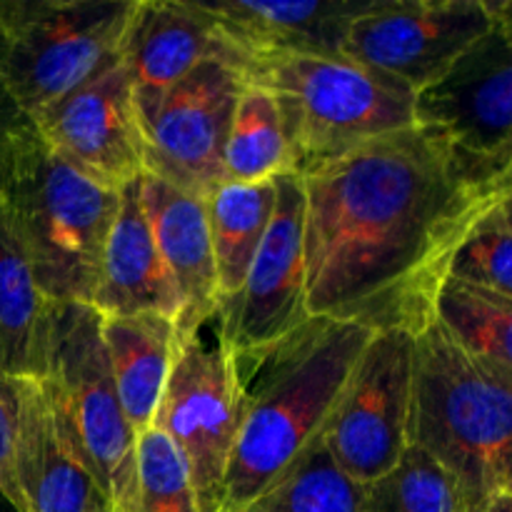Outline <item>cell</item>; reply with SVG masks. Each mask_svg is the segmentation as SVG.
<instances>
[{
	"mask_svg": "<svg viewBox=\"0 0 512 512\" xmlns=\"http://www.w3.org/2000/svg\"><path fill=\"white\" fill-rule=\"evenodd\" d=\"M310 320L418 335L450 260L512 170L480 165L420 128L300 170Z\"/></svg>",
	"mask_w": 512,
	"mask_h": 512,
	"instance_id": "obj_1",
	"label": "cell"
},
{
	"mask_svg": "<svg viewBox=\"0 0 512 512\" xmlns=\"http://www.w3.org/2000/svg\"><path fill=\"white\" fill-rule=\"evenodd\" d=\"M373 330L310 320L275 350L245 388V413L220 510L268 498L320 448Z\"/></svg>",
	"mask_w": 512,
	"mask_h": 512,
	"instance_id": "obj_2",
	"label": "cell"
},
{
	"mask_svg": "<svg viewBox=\"0 0 512 512\" xmlns=\"http://www.w3.org/2000/svg\"><path fill=\"white\" fill-rule=\"evenodd\" d=\"M408 435L453 475L470 512L512 493V378L470 358L435 323L415 335Z\"/></svg>",
	"mask_w": 512,
	"mask_h": 512,
	"instance_id": "obj_3",
	"label": "cell"
},
{
	"mask_svg": "<svg viewBox=\"0 0 512 512\" xmlns=\"http://www.w3.org/2000/svg\"><path fill=\"white\" fill-rule=\"evenodd\" d=\"M115 210L118 190L63 163L33 123L20 130L3 175L0 213L50 303L90 305Z\"/></svg>",
	"mask_w": 512,
	"mask_h": 512,
	"instance_id": "obj_4",
	"label": "cell"
},
{
	"mask_svg": "<svg viewBox=\"0 0 512 512\" xmlns=\"http://www.w3.org/2000/svg\"><path fill=\"white\" fill-rule=\"evenodd\" d=\"M245 75L278 103L295 173L413 128V90L343 55H248Z\"/></svg>",
	"mask_w": 512,
	"mask_h": 512,
	"instance_id": "obj_5",
	"label": "cell"
},
{
	"mask_svg": "<svg viewBox=\"0 0 512 512\" xmlns=\"http://www.w3.org/2000/svg\"><path fill=\"white\" fill-rule=\"evenodd\" d=\"M35 383L53 410L60 435L98 480L115 512H128L135 430L115 390L98 310L83 303L50 305L45 370Z\"/></svg>",
	"mask_w": 512,
	"mask_h": 512,
	"instance_id": "obj_6",
	"label": "cell"
},
{
	"mask_svg": "<svg viewBox=\"0 0 512 512\" xmlns=\"http://www.w3.org/2000/svg\"><path fill=\"white\" fill-rule=\"evenodd\" d=\"M135 0H0V88L33 123L120 58Z\"/></svg>",
	"mask_w": 512,
	"mask_h": 512,
	"instance_id": "obj_7",
	"label": "cell"
},
{
	"mask_svg": "<svg viewBox=\"0 0 512 512\" xmlns=\"http://www.w3.org/2000/svg\"><path fill=\"white\" fill-rule=\"evenodd\" d=\"M205 328L208 323L178 330L153 428L183 455L200 512H220L230 455L245 413V385L218 330L210 340Z\"/></svg>",
	"mask_w": 512,
	"mask_h": 512,
	"instance_id": "obj_8",
	"label": "cell"
},
{
	"mask_svg": "<svg viewBox=\"0 0 512 512\" xmlns=\"http://www.w3.org/2000/svg\"><path fill=\"white\" fill-rule=\"evenodd\" d=\"M275 180V210L238 293L218 308V333L243 385L310 323L305 305V188L290 170Z\"/></svg>",
	"mask_w": 512,
	"mask_h": 512,
	"instance_id": "obj_9",
	"label": "cell"
},
{
	"mask_svg": "<svg viewBox=\"0 0 512 512\" xmlns=\"http://www.w3.org/2000/svg\"><path fill=\"white\" fill-rule=\"evenodd\" d=\"M503 20H512L505 0H378L350 25L340 55L420 93Z\"/></svg>",
	"mask_w": 512,
	"mask_h": 512,
	"instance_id": "obj_10",
	"label": "cell"
},
{
	"mask_svg": "<svg viewBox=\"0 0 512 512\" xmlns=\"http://www.w3.org/2000/svg\"><path fill=\"white\" fill-rule=\"evenodd\" d=\"M413 360V333H373L325 430L320 448L345 478L363 488L388 475L410 448Z\"/></svg>",
	"mask_w": 512,
	"mask_h": 512,
	"instance_id": "obj_11",
	"label": "cell"
},
{
	"mask_svg": "<svg viewBox=\"0 0 512 512\" xmlns=\"http://www.w3.org/2000/svg\"><path fill=\"white\" fill-rule=\"evenodd\" d=\"M413 125L475 163L512 170V20L495 25L443 78L415 93Z\"/></svg>",
	"mask_w": 512,
	"mask_h": 512,
	"instance_id": "obj_12",
	"label": "cell"
},
{
	"mask_svg": "<svg viewBox=\"0 0 512 512\" xmlns=\"http://www.w3.org/2000/svg\"><path fill=\"white\" fill-rule=\"evenodd\" d=\"M245 83V63L208 60L175 85L143 125L145 173L208 198L223 183L225 138Z\"/></svg>",
	"mask_w": 512,
	"mask_h": 512,
	"instance_id": "obj_13",
	"label": "cell"
},
{
	"mask_svg": "<svg viewBox=\"0 0 512 512\" xmlns=\"http://www.w3.org/2000/svg\"><path fill=\"white\" fill-rule=\"evenodd\" d=\"M33 128L63 163L105 188L123 190L145 173L143 123L120 58L45 108Z\"/></svg>",
	"mask_w": 512,
	"mask_h": 512,
	"instance_id": "obj_14",
	"label": "cell"
},
{
	"mask_svg": "<svg viewBox=\"0 0 512 512\" xmlns=\"http://www.w3.org/2000/svg\"><path fill=\"white\" fill-rule=\"evenodd\" d=\"M120 60L133 83L140 123H148L165 95L208 60L245 63L200 0H135Z\"/></svg>",
	"mask_w": 512,
	"mask_h": 512,
	"instance_id": "obj_15",
	"label": "cell"
},
{
	"mask_svg": "<svg viewBox=\"0 0 512 512\" xmlns=\"http://www.w3.org/2000/svg\"><path fill=\"white\" fill-rule=\"evenodd\" d=\"M15 485L20 512H115L98 480L60 435L35 380H18Z\"/></svg>",
	"mask_w": 512,
	"mask_h": 512,
	"instance_id": "obj_16",
	"label": "cell"
},
{
	"mask_svg": "<svg viewBox=\"0 0 512 512\" xmlns=\"http://www.w3.org/2000/svg\"><path fill=\"white\" fill-rule=\"evenodd\" d=\"M140 200L178 295V330L210 323L218 315V278L205 200L148 173L140 175Z\"/></svg>",
	"mask_w": 512,
	"mask_h": 512,
	"instance_id": "obj_17",
	"label": "cell"
},
{
	"mask_svg": "<svg viewBox=\"0 0 512 512\" xmlns=\"http://www.w3.org/2000/svg\"><path fill=\"white\" fill-rule=\"evenodd\" d=\"M90 308L103 318L155 313L178 323L180 303L160 260L143 200L140 178L118 190V210L100 255L98 285Z\"/></svg>",
	"mask_w": 512,
	"mask_h": 512,
	"instance_id": "obj_18",
	"label": "cell"
},
{
	"mask_svg": "<svg viewBox=\"0 0 512 512\" xmlns=\"http://www.w3.org/2000/svg\"><path fill=\"white\" fill-rule=\"evenodd\" d=\"M378 0H308V3H203L225 38L248 58L260 53L340 55L350 25Z\"/></svg>",
	"mask_w": 512,
	"mask_h": 512,
	"instance_id": "obj_19",
	"label": "cell"
},
{
	"mask_svg": "<svg viewBox=\"0 0 512 512\" xmlns=\"http://www.w3.org/2000/svg\"><path fill=\"white\" fill-rule=\"evenodd\" d=\"M105 353L120 405L135 435L153 425L165 378L173 363L178 323L168 315H100Z\"/></svg>",
	"mask_w": 512,
	"mask_h": 512,
	"instance_id": "obj_20",
	"label": "cell"
},
{
	"mask_svg": "<svg viewBox=\"0 0 512 512\" xmlns=\"http://www.w3.org/2000/svg\"><path fill=\"white\" fill-rule=\"evenodd\" d=\"M50 305L0 213V373L13 380L43 378Z\"/></svg>",
	"mask_w": 512,
	"mask_h": 512,
	"instance_id": "obj_21",
	"label": "cell"
},
{
	"mask_svg": "<svg viewBox=\"0 0 512 512\" xmlns=\"http://www.w3.org/2000/svg\"><path fill=\"white\" fill-rule=\"evenodd\" d=\"M213 240L218 308L243 285L255 250L275 210V180L265 183H220L205 198Z\"/></svg>",
	"mask_w": 512,
	"mask_h": 512,
	"instance_id": "obj_22",
	"label": "cell"
},
{
	"mask_svg": "<svg viewBox=\"0 0 512 512\" xmlns=\"http://www.w3.org/2000/svg\"><path fill=\"white\" fill-rule=\"evenodd\" d=\"M433 323L470 358L512 378V298L445 278L435 295Z\"/></svg>",
	"mask_w": 512,
	"mask_h": 512,
	"instance_id": "obj_23",
	"label": "cell"
},
{
	"mask_svg": "<svg viewBox=\"0 0 512 512\" xmlns=\"http://www.w3.org/2000/svg\"><path fill=\"white\" fill-rule=\"evenodd\" d=\"M290 170L278 103L263 85L248 80L225 138L223 183H265Z\"/></svg>",
	"mask_w": 512,
	"mask_h": 512,
	"instance_id": "obj_24",
	"label": "cell"
},
{
	"mask_svg": "<svg viewBox=\"0 0 512 512\" xmlns=\"http://www.w3.org/2000/svg\"><path fill=\"white\" fill-rule=\"evenodd\" d=\"M363 512H470L460 485L410 445L400 463L363 488Z\"/></svg>",
	"mask_w": 512,
	"mask_h": 512,
	"instance_id": "obj_25",
	"label": "cell"
},
{
	"mask_svg": "<svg viewBox=\"0 0 512 512\" xmlns=\"http://www.w3.org/2000/svg\"><path fill=\"white\" fill-rule=\"evenodd\" d=\"M128 512H200L183 455L153 425L135 435V473Z\"/></svg>",
	"mask_w": 512,
	"mask_h": 512,
	"instance_id": "obj_26",
	"label": "cell"
},
{
	"mask_svg": "<svg viewBox=\"0 0 512 512\" xmlns=\"http://www.w3.org/2000/svg\"><path fill=\"white\" fill-rule=\"evenodd\" d=\"M510 200L512 195L500 198L468 230L450 260L448 278L512 298Z\"/></svg>",
	"mask_w": 512,
	"mask_h": 512,
	"instance_id": "obj_27",
	"label": "cell"
},
{
	"mask_svg": "<svg viewBox=\"0 0 512 512\" xmlns=\"http://www.w3.org/2000/svg\"><path fill=\"white\" fill-rule=\"evenodd\" d=\"M275 495L285 512H363V485L345 478L323 448L315 450Z\"/></svg>",
	"mask_w": 512,
	"mask_h": 512,
	"instance_id": "obj_28",
	"label": "cell"
},
{
	"mask_svg": "<svg viewBox=\"0 0 512 512\" xmlns=\"http://www.w3.org/2000/svg\"><path fill=\"white\" fill-rule=\"evenodd\" d=\"M15 438H18V380L0 373V500L20 512L15 485Z\"/></svg>",
	"mask_w": 512,
	"mask_h": 512,
	"instance_id": "obj_29",
	"label": "cell"
},
{
	"mask_svg": "<svg viewBox=\"0 0 512 512\" xmlns=\"http://www.w3.org/2000/svg\"><path fill=\"white\" fill-rule=\"evenodd\" d=\"M30 120L20 113L13 105V100L0 90V188H3V175L8 168L10 150H13L15 138L20 135V130L28 125Z\"/></svg>",
	"mask_w": 512,
	"mask_h": 512,
	"instance_id": "obj_30",
	"label": "cell"
},
{
	"mask_svg": "<svg viewBox=\"0 0 512 512\" xmlns=\"http://www.w3.org/2000/svg\"><path fill=\"white\" fill-rule=\"evenodd\" d=\"M220 512H285L283 505H280L278 495L270 493L268 498H260L258 503L248 505V508H238V510H220Z\"/></svg>",
	"mask_w": 512,
	"mask_h": 512,
	"instance_id": "obj_31",
	"label": "cell"
},
{
	"mask_svg": "<svg viewBox=\"0 0 512 512\" xmlns=\"http://www.w3.org/2000/svg\"><path fill=\"white\" fill-rule=\"evenodd\" d=\"M480 512H512V493H500Z\"/></svg>",
	"mask_w": 512,
	"mask_h": 512,
	"instance_id": "obj_32",
	"label": "cell"
},
{
	"mask_svg": "<svg viewBox=\"0 0 512 512\" xmlns=\"http://www.w3.org/2000/svg\"><path fill=\"white\" fill-rule=\"evenodd\" d=\"M0 90H3V88H0Z\"/></svg>",
	"mask_w": 512,
	"mask_h": 512,
	"instance_id": "obj_33",
	"label": "cell"
}]
</instances>
